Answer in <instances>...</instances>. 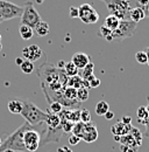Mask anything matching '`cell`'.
Instances as JSON below:
<instances>
[{
  "label": "cell",
  "mask_w": 149,
  "mask_h": 152,
  "mask_svg": "<svg viewBox=\"0 0 149 152\" xmlns=\"http://www.w3.org/2000/svg\"><path fill=\"white\" fill-rule=\"evenodd\" d=\"M8 107V111L13 115H20L22 109H23V104H22V99L20 98H14V99H11L7 104Z\"/></svg>",
  "instance_id": "cell-14"
},
{
  "label": "cell",
  "mask_w": 149,
  "mask_h": 152,
  "mask_svg": "<svg viewBox=\"0 0 149 152\" xmlns=\"http://www.w3.org/2000/svg\"><path fill=\"white\" fill-rule=\"evenodd\" d=\"M57 152H72L69 148H67V146H63V148H61V149H58Z\"/></svg>",
  "instance_id": "cell-42"
},
{
  "label": "cell",
  "mask_w": 149,
  "mask_h": 152,
  "mask_svg": "<svg viewBox=\"0 0 149 152\" xmlns=\"http://www.w3.org/2000/svg\"><path fill=\"white\" fill-rule=\"evenodd\" d=\"M148 115V110H147V107L146 105H141L137 108L136 110V116H137V119H145Z\"/></svg>",
  "instance_id": "cell-34"
},
{
  "label": "cell",
  "mask_w": 149,
  "mask_h": 152,
  "mask_svg": "<svg viewBox=\"0 0 149 152\" xmlns=\"http://www.w3.org/2000/svg\"><path fill=\"white\" fill-rule=\"evenodd\" d=\"M129 1L130 2H132V1H134V2L136 4V6H137V7H142V8H143V7H145V6L149 2V0H129Z\"/></svg>",
  "instance_id": "cell-38"
},
{
  "label": "cell",
  "mask_w": 149,
  "mask_h": 152,
  "mask_svg": "<svg viewBox=\"0 0 149 152\" xmlns=\"http://www.w3.org/2000/svg\"><path fill=\"white\" fill-rule=\"evenodd\" d=\"M147 110H148V115H147V117L145 118V119H137L139 121V123L140 124H142L143 126H145V136L149 138V96L147 97Z\"/></svg>",
  "instance_id": "cell-27"
},
{
  "label": "cell",
  "mask_w": 149,
  "mask_h": 152,
  "mask_svg": "<svg viewBox=\"0 0 149 152\" xmlns=\"http://www.w3.org/2000/svg\"><path fill=\"white\" fill-rule=\"evenodd\" d=\"M37 2H38V4H42V2H43V0H36Z\"/></svg>",
  "instance_id": "cell-47"
},
{
  "label": "cell",
  "mask_w": 149,
  "mask_h": 152,
  "mask_svg": "<svg viewBox=\"0 0 149 152\" xmlns=\"http://www.w3.org/2000/svg\"><path fill=\"white\" fill-rule=\"evenodd\" d=\"M80 122H83V123L91 122V114L88 109H80Z\"/></svg>",
  "instance_id": "cell-33"
},
{
  "label": "cell",
  "mask_w": 149,
  "mask_h": 152,
  "mask_svg": "<svg viewBox=\"0 0 149 152\" xmlns=\"http://www.w3.org/2000/svg\"><path fill=\"white\" fill-rule=\"evenodd\" d=\"M47 124L48 128H58L61 125V117L56 114H51V113H48V117L44 122Z\"/></svg>",
  "instance_id": "cell-19"
},
{
  "label": "cell",
  "mask_w": 149,
  "mask_h": 152,
  "mask_svg": "<svg viewBox=\"0 0 149 152\" xmlns=\"http://www.w3.org/2000/svg\"><path fill=\"white\" fill-rule=\"evenodd\" d=\"M137 23L132 20H120V23L116 29L112 31L113 41H124L125 39L132 38L135 34Z\"/></svg>",
  "instance_id": "cell-6"
},
{
  "label": "cell",
  "mask_w": 149,
  "mask_h": 152,
  "mask_svg": "<svg viewBox=\"0 0 149 152\" xmlns=\"http://www.w3.org/2000/svg\"><path fill=\"white\" fill-rule=\"evenodd\" d=\"M46 131L44 123L38 125V126H33L23 134V143L27 152H35L40 148V142H41V133Z\"/></svg>",
  "instance_id": "cell-5"
},
{
  "label": "cell",
  "mask_w": 149,
  "mask_h": 152,
  "mask_svg": "<svg viewBox=\"0 0 149 152\" xmlns=\"http://www.w3.org/2000/svg\"><path fill=\"white\" fill-rule=\"evenodd\" d=\"M20 69H21V72L23 74L29 75V74H32L34 72V63L28 61V60H23L22 63L20 64Z\"/></svg>",
  "instance_id": "cell-24"
},
{
  "label": "cell",
  "mask_w": 149,
  "mask_h": 152,
  "mask_svg": "<svg viewBox=\"0 0 149 152\" xmlns=\"http://www.w3.org/2000/svg\"><path fill=\"white\" fill-rule=\"evenodd\" d=\"M129 133L134 137V139H135L137 146H141V144H142V139H143V134H142V132H141L139 129H136V128L133 126V128L130 129Z\"/></svg>",
  "instance_id": "cell-29"
},
{
  "label": "cell",
  "mask_w": 149,
  "mask_h": 152,
  "mask_svg": "<svg viewBox=\"0 0 149 152\" xmlns=\"http://www.w3.org/2000/svg\"><path fill=\"white\" fill-rule=\"evenodd\" d=\"M1 143H2V139H1V137H0V146H1Z\"/></svg>",
  "instance_id": "cell-49"
},
{
  "label": "cell",
  "mask_w": 149,
  "mask_h": 152,
  "mask_svg": "<svg viewBox=\"0 0 149 152\" xmlns=\"http://www.w3.org/2000/svg\"><path fill=\"white\" fill-rule=\"evenodd\" d=\"M143 12H145V17H146V18H149V2L143 7Z\"/></svg>",
  "instance_id": "cell-41"
},
{
  "label": "cell",
  "mask_w": 149,
  "mask_h": 152,
  "mask_svg": "<svg viewBox=\"0 0 149 152\" xmlns=\"http://www.w3.org/2000/svg\"><path fill=\"white\" fill-rule=\"evenodd\" d=\"M119 23H120V19L116 18V17H114V15H112V14L107 15L105 18V21H104V26L107 27V28H110L111 31L116 29L118 26H119Z\"/></svg>",
  "instance_id": "cell-20"
},
{
  "label": "cell",
  "mask_w": 149,
  "mask_h": 152,
  "mask_svg": "<svg viewBox=\"0 0 149 152\" xmlns=\"http://www.w3.org/2000/svg\"><path fill=\"white\" fill-rule=\"evenodd\" d=\"M135 60L140 63V64H146L147 61H148V56H147V53L145 50H140L135 54Z\"/></svg>",
  "instance_id": "cell-32"
},
{
  "label": "cell",
  "mask_w": 149,
  "mask_h": 152,
  "mask_svg": "<svg viewBox=\"0 0 149 152\" xmlns=\"http://www.w3.org/2000/svg\"><path fill=\"white\" fill-rule=\"evenodd\" d=\"M120 121H121L124 124H132V117H130V116H124Z\"/></svg>",
  "instance_id": "cell-39"
},
{
  "label": "cell",
  "mask_w": 149,
  "mask_h": 152,
  "mask_svg": "<svg viewBox=\"0 0 149 152\" xmlns=\"http://www.w3.org/2000/svg\"><path fill=\"white\" fill-rule=\"evenodd\" d=\"M71 62L74 63V66L78 68V69H83L89 62H91L90 61V57L88 54H85V53H83V52H77V53H74L72 57H71Z\"/></svg>",
  "instance_id": "cell-12"
},
{
  "label": "cell",
  "mask_w": 149,
  "mask_h": 152,
  "mask_svg": "<svg viewBox=\"0 0 149 152\" xmlns=\"http://www.w3.org/2000/svg\"><path fill=\"white\" fill-rule=\"evenodd\" d=\"M89 84H90V88H98L100 86V80L98 77L93 76L89 80Z\"/></svg>",
  "instance_id": "cell-35"
},
{
  "label": "cell",
  "mask_w": 149,
  "mask_h": 152,
  "mask_svg": "<svg viewBox=\"0 0 149 152\" xmlns=\"http://www.w3.org/2000/svg\"><path fill=\"white\" fill-rule=\"evenodd\" d=\"M34 28H32L30 26L28 25H23V23H20L19 26V34L22 40L27 41V40H30V39L34 37Z\"/></svg>",
  "instance_id": "cell-15"
},
{
  "label": "cell",
  "mask_w": 149,
  "mask_h": 152,
  "mask_svg": "<svg viewBox=\"0 0 149 152\" xmlns=\"http://www.w3.org/2000/svg\"><path fill=\"white\" fill-rule=\"evenodd\" d=\"M69 14H70L71 18H78V7L71 6L70 7V11H69Z\"/></svg>",
  "instance_id": "cell-37"
},
{
  "label": "cell",
  "mask_w": 149,
  "mask_h": 152,
  "mask_svg": "<svg viewBox=\"0 0 149 152\" xmlns=\"http://www.w3.org/2000/svg\"><path fill=\"white\" fill-rule=\"evenodd\" d=\"M146 18L145 17V12H143V8L142 7H132L129 11V19L134 22H140L141 20H143Z\"/></svg>",
  "instance_id": "cell-16"
},
{
  "label": "cell",
  "mask_w": 149,
  "mask_h": 152,
  "mask_svg": "<svg viewBox=\"0 0 149 152\" xmlns=\"http://www.w3.org/2000/svg\"><path fill=\"white\" fill-rule=\"evenodd\" d=\"M34 32L36 33L38 37H47L50 33V27L49 23L41 20L40 22H37L36 26L34 27Z\"/></svg>",
  "instance_id": "cell-17"
},
{
  "label": "cell",
  "mask_w": 149,
  "mask_h": 152,
  "mask_svg": "<svg viewBox=\"0 0 149 152\" xmlns=\"http://www.w3.org/2000/svg\"><path fill=\"white\" fill-rule=\"evenodd\" d=\"M108 110H110V105L105 101H99L95 104V108H94V111H95V114L98 115V116H104Z\"/></svg>",
  "instance_id": "cell-22"
},
{
  "label": "cell",
  "mask_w": 149,
  "mask_h": 152,
  "mask_svg": "<svg viewBox=\"0 0 149 152\" xmlns=\"http://www.w3.org/2000/svg\"><path fill=\"white\" fill-rule=\"evenodd\" d=\"M22 14V7L7 0H0V15L2 21L20 18Z\"/></svg>",
  "instance_id": "cell-8"
},
{
  "label": "cell",
  "mask_w": 149,
  "mask_h": 152,
  "mask_svg": "<svg viewBox=\"0 0 149 152\" xmlns=\"http://www.w3.org/2000/svg\"><path fill=\"white\" fill-rule=\"evenodd\" d=\"M77 99L79 102H85L89 99V89L85 87L77 89Z\"/></svg>",
  "instance_id": "cell-28"
},
{
  "label": "cell",
  "mask_w": 149,
  "mask_h": 152,
  "mask_svg": "<svg viewBox=\"0 0 149 152\" xmlns=\"http://www.w3.org/2000/svg\"><path fill=\"white\" fill-rule=\"evenodd\" d=\"M146 53H147V56H148V61H147V64L149 66V47L147 48V50H146Z\"/></svg>",
  "instance_id": "cell-46"
},
{
  "label": "cell",
  "mask_w": 149,
  "mask_h": 152,
  "mask_svg": "<svg viewBox=\"0 0 149 152\" xmlns=\"http://www.w3.org/2000/svg\"><path fill=\"white\" fill-rule=\"evenodd\" d=\"M120 149H121V152H128V150H129V146H127V145H124V144H121Z\"/></svg>",
  "instance_id": "cell-43"
},
{
  "label": "cell",
  "mask_w": 149,
  "mask_h": 152,
  "mask_svg": "<svg viewBox=\"0 0 149 152\" xmlns=\"http://www.w3.org/2000/svg\"><path fill=\"white\" fill-rule=\"evenodd\" d=\"M119 143H120V144H124V145H127V146H129V148H132V149H135V150L139 149V146H137V144H136L134 137H133L130 133L124 134V136H120Z\"/></svg>",
  "instance_id": "cell-18"
},
{
  "label": "cell",
  "mask_w": 149,
  "mask_h": 152,
  "mask_svg": "<svg viewBox=\"0 0 149 152\" xmlns=\"http://www.w3.org/2000/svg\"><path fill=\"white\" fill-rule=\"evenodd\" d=\"M4 152H14V151H13V150H5Z\"/></svg>",
  "instance_id": "cell-48"
},
{
  "label": "cell",
  "mask_w": 149,
  "mask_h": 152,
  "mask_svg": "<svg viewBox=\"0 0 149 152\" xmlns=\"http://www.w3.org/2000/svg\"><path fill=\"white\" fill-rule=\"evenodd\" d=\"M104 116H105V118H106V119L111 121V119H113V118H114V113H113V111H111V110H108V111L104 115Z\"/></svg>",
  "instance_id": "cell-40"
},
{
  "label": "cell",
  "mask_w": 149,
  "mask_h": 152,
  "mask_svg": "<svg viewBox=\"0 0 149 152\" xmlns=\"http://www.w3.org/2000/svg\"><path fill=\"white\" fill-rule=\"evenodd\" d=\"M132 128H133L132 124H124L121 121H119L118 123L112 125L111 131L113 133V136H124V134L129 133Z\"/></svg>",
  "instance_id": "cell-13"
},
{
  "label": "cell",
  "mask_w": 149,
  "mask_h": 152,
  "mask_svg": "<svg viewBox=\"0 0 149 152\" xmlns=\"http://www.w3.org/2000/svg\"><path fill=\"white\" fill-rule=\"evenodd\" d=\"M63 109H64V108H63V105H62L59 102H57V101H50L49 110H50V113H51V114L59 115Z\"/></svg>",
  "instance_id": "cell-30"
},
{
  "label": "cell",
  "mask_w": 149,
  "mask_h": 152,
  "mask_svg": "<svg viewBox=\"0 0 149 152\" xmlns=\"http://www.w3.org/2000/svg\"><path fill=\"white\" fill-rule=\"evenodd\" d=\"M64 64H65V62L61 60V61L58 62V64H57V67H58V68H61V69H63V67H64Z\"/></svg>",
  "instance_id": "cell-44"
},
{
  "label": "cell",
  "mask_w": 149,
  "mask_h": 152,
  "mask_svg": "<svg viewBox=\"0 0 149 152\" xmlns=\"http://www.w3.org/2000/svg\"><path fill=\"white\" fill-rule=\"evenodd\" d=\"M2 22V18H1V15H0V23Z\"/></svg>",
  "instance_id": "cell-50"
},
{
  "label": "cell",
  "mask_w": 149,
  "mask_h": 152,
  "mask_svg": "<svg viewBox=\"0 0 149 152\" xmlns=\"http://www.w3.org/2000/svg\"><path fill=\"white\" fill-rule=\"evenodd\" d=\"M74 122H71L69 119H61V126H62L64 133L71 132L72 129H74Z\"/></svg>",
  "instance_id": "cell-31"
},
{
  "label": "cell",
  "mask_w": 149,
  "mask_h": 152,
  "mask_svg": "<svg viewBox=\"0 0 149 152\" xmlns=\"http://www.w3.org/2000/svg\"><path fill=\"white\" fill-rule=\"evenodd\" d=\"M63 95L65 96L68 99H77V89H74L72 87H63Z\"/></svg>",
  "instance_id": "cell-26"
},
{
  "label": "cell",
  "mask_w": 149,
  "mask_h": 152,
  "mask_svg": "<svg viewBox=\"0 0 149 152\" xmlns=\"http://www.w3.org/2000/svg\"><path fill=\"white\" fill-rule=\"evenodd\" d=\"M63 69H64V73H65V75L68 76V77H71V76H74V75H78V68L74 66V63L71 62V61H69V62H65V64H64V67H63Z\"/></svg>",
  "instance_id": "cell-23"
},
{
  "label": "cell",
  "mask_w": 149,
  "mask_h": 152,
  "mask_svg": "<svg viewBox=\"0 0 149 152\" xmlns=\"http://www.w3.org/2000/svg\"><path fill=\"white\" fill-rule=\"evenodd\" d=\"M79 142H80V138L77 137L76 134H74V133L69 137V144H70V145H77Z\"/></svg>",
  "instance_id": "cell-36"
},
{
  "label": "cell",
  "mask_w": 149,
  "mask_h": 152,
  "mask_svg": "<svg viewBox=\"0 0 149 152\" xmlns=\"http://www.w3.org/2000/svg\"><path fill=\"white\" fill-rule=\"evenodd\" d=\"M94 64H93L92 62H89L83 69H82V74H80V77L83 78V80H86V81H89L91 77L94 76Z\"/></svg>",
  "instance_id": "cell-21"
},
{
  "label": "cell",
  "mask_w": 149,
  "mask_h": 152,
  "mask_svg": "<svg viewBox=\"0 0 149 152\" xmlns=\"http://www.w3.org/2000/svg\"><path fill=\"white\" fill-rule=\"evenodd\" d=\"M43 55V50L37 45H30L22 49V57L30 62H35L40 60Z\"/></svg>",
  "instance_id": "cell-10"
},
{
  "label": "cell",
  "mask_w": 149,
  "mask_h": 152,
  "mask_svg": "<svg viewBox=\"0 0 149 152\" xmlns=\"http://www.w3.org/2000/svg\"><path fill=\"white\" fill-rule=\"evenodd\" d=\"M30 128H33V125L28 124L27 122L20 125L14 132H12L5 140H2L0 146V152H4L5 150H13L14 152H27L23 143V134L26 132V130Z\"/></svg>",
  "instance_id": "cell-2"
},
{
  "label": "cell",
  "mask_w": 149,
  "mask_h": 152,
  "mask_svg": "<svg viewBox=\"0 0 149 152\" xmlns=\"http://www.w3.org/2000/svg\"><path fill=\"white\" fill-rule=\"evenodd\" d=\"M98 138V131H97V126L93 124L92 122L90 123H85L84 126V131L80 137V139L85 140L86 143H93L95 142Z\"/></svg>",
  "instance_id": "cell-11"
},
{
  "label": "cell",
  "mask_w": 149,
  "mask_h": 152,
  "mask_svg": "<svg viewBox=\"0 0 149 152\" xmlns=\"http://www.w3.org/2000/svg\"><path fill=\"white\" fill-rule=\"evenodd\" d=\"M23 60H25V58H22V56H21V57H17L15 62H17V64H18V66H20V64L22 63V61H23Z\"/></svg>",
  "instance_id": "cell-45"
},
{
  "label": "cell",
  "mask_w": 149,
  "mask_h": 152,
  "mask_svg": "<svg viewBox=\"0 0 149 152\" xmlns=\"http://www.w3.org/2000/svg\"><path fill=\"white\" fill-rule=\"evenodd\" d=\"M0 41H1V37H0ZM0 49H1V43H0Z\"/></svg>",
  "instance_id": "cell-51"
},
{
  "label": "cell",
  "mask_w": 149,
  "mask_h": 152,
  "mask_svg": "<svg viewBox=\"0 0 149 152\" xmlns=\"http://www.w3.org/2000/svg\"><path fill=\"white\" fill-rule=\"evenodd\" d=\"M37 76L42 78V83L46 86H50L56 82H61L64 87L68 82V76L65 75L64 69L58 68L53 63L44 62L38 69H37Z\"/></svg>",
  "instance_id": "cell-1"
},
{
  "label": "cell",
  "mask_w": 149,
  "mask_h": 152,
  "mask_svg": "<svg viewBox=\"0 0 149 152\" xmlns=\"http://www.w3.org/2000/svg\"><path fill=\"white\" fill-rule=\"evenodd\" d=\"M20 23L23 25H28L32 28H34L36 26L37 22L41 21V15L38 14L36 11L34 2L33 1H26L23 7H22V14L20 17Z\"/></svg>",
  "instance_id": "cell-7"
},
{
  "label": "cell",
  "mask_w": 149,
  "mask_h": 152,
  "mask_svg": "<svg viewBox=\"0 0 149 152\" xmlns=\"http://www.w3.org/2000/svg\"><path fill=\"white\" fill-rule=\"evenodd\" d=\"M22 104H23V109L20 115L25 118V121L28 124L33 126H38L46 122L48 117V113L41 110L33 102L28 99H22Z\"/></svg>",
  "instance_id": "cell-3"
},
{
  "label": "cell",
  "mask_w": 149,
  "mask_h": 152,
  "mask_svg": "<svg viewBox=\"0 0 149 152\" xmlns=\"http://www.w3.org/2000/svg\"><path fill=\"white\" fill-rule=\"evenodd\" d=\"M98 37L105 39L106 41H113V40H112V31L110 29V28L105 27L104 25H103V26H100L99 32H98Z\"/></svg>",
  "instance_id": "cell-25"
},
{
  "label": "cell",
  "mask_w": 149,
  "mask_h": 152,
  "mask_svg": "<svg viewBox=\"0 0 149 152\" xmlns=\"http://www.w3.org/2000/svg\"><path fill=\"white\" fill-rule=\"evenodd\" d=\"M78 19H80L84 23L92 25L99 20V14L91 4H83L78 7Z\"/></svg>",
  "instance_id": "cell-9"
},
{
  "label": "cell",
  "mask_w": 149,
  "mask_h": 152,
  "mask_svg": "<svg viewBox=\"0 0 149 152\" xmlns=\"http://www.w3.org/2000/svg\"><path fill=\"white\" fill-rule=\"evenodd\" d=\"M105 2L110 14L119 18L120 20H126L129 18V11L132 4L129 0H101Z\"/></svg>",
  "instance_id": "cell-4"
}]
</instances>
